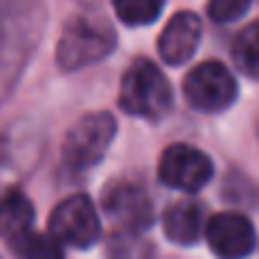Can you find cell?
I'll return each mask as SVG.
<instances>
[{
	"label": "cell",
	"mask_w": 259,
	"mask_h": 259,
	"mask_svg": "<svg viewBox=\"0 0 259 259\" xmlns=\"http://www.w3.org/2000/svg\"><path fill=\"white\" fill-rule=\"evenodd\" d=\"M201 36H203V25L195 12H176L170 17V23L164 25L162 36H159V56L167 64L179 67V64L192 59V53L201 45Z\"/></svg>",
	"instance_id": "10"
},
{
	"label": "cell",
	"mask_w": 259,
	"mask_h": 259,
	"mask_svg": "<svg viewBox=\"0 0 259 259\" xmlns=\"http://www.w3.org/2000/svg\"><path fill=\"white\" fill-rule=\"evenodd\" d=\"M173 106V90L164 73L148 59H137L120 81V109L134 117L159 120Z\"/></svg>",
	"instance_id": "3"
},
{
	"label": "cell",
	"mask_w": 259,
	"mask_h": 259,
	"mask_svg": "<svg viewBox=\"0 0 259 259\" xmlns=\"http://www.w3.org/2000/svg\"><path fill=\"white\" fill-rule=\"evenodd\" d=\"M206 240L214 256L220 259H245L256 245V231L251 220L240 212H220L209 218Z\"/></svg>",
	"instance_id": "9"
},
{
	"label": "cell",
	"mask_w": 259,
	"mask_h": 259,
	"mask_svg": "<svg viewBox=\"0 0 259 259\" xmlns=\"http://www.w3.org/2000/svg\"><path fill=\"white\" fill-rule=\"evenodd\" d=\"M212 159L203 151L184 142L164 148L162 159H159V179L162 184L173 187V190H184V192H195L212 179Z\"/></svg>",
	"instance_id": "7"
},
{
	"label": "cell",
	"mask_w": 259,
	"mask_h": 259,
	"mask_svg": "<svg viewBox=\"0 0 259 259\" xmlns=\"http://www.w3.org/2000/svg\"><path fill=\"white\" fill-rule=\"evenodd\" d=\"M251 9V0H209L206 3V14L212 23H237L240 17H245Z\"/></svg>",
	"instance_id": "17"
},
{
	"label": "cell",
	"mask_w": 259,
	"mask_h": 259,
	"mask_svg": "<svg viewBox=\"0 0 259 259\" xmlns=\"http://www.w3.org/2000/svg\"><path fill=\"white\" fill-rule=\"evenodd\" d=\"M17 259H64V245L51 231H31L12 245Z\"/></svg>",
	"instance_id": "14"
},
{
	"label": "cell",
	"mask_w": 259,
	"mask_h": 259,
	"mask_svg": "<svg viewBox=\"0 0 259 259\" xmlns=\"http://www.w3.org/2000/svg\"><path fill=\"white\" fill-rule=\"evenodd\" d=\"M45 25L42 0H0V84L17 75Z\"/></svg>",
	"instance_id": "1"
},
{
	"label": "cell",
	"mask_w": 259,
	"mask_h": 259,
	"mask_svg": "<svg viewBox=\"0 0 259 259\" xmlns=\"http://www.w3.org/2000/svg\"><path fill=\"white\" fill-rule=\"evenodd\" d=\"M231 59L240 73H245L248 78H259V20L248 23L237 34L231 45Z\"/></svg>",
	"instance_id": "13"
},
{
	"label": "cell",
	"mask_w": 259,
	"mask_h": 259,
	"mask_svg": "<svg viewBox=\"0 0 259 259\" xmlns=\"http://www.w3.org/2000/svg\"><path fill=\"white\" fill-rule=\"evenodd\" d=\"M34 231V206L20 190H12L0 198V237L14 245Z\"/></svg>",
	"instance_id": "12"
},
{
	"label": "cell",
	"mask_w": 259,
	"mask_h": 259,
	"mask_svg": "<svg viewBox=\"0 0 259 259\" xmlns=\"http://www.w3.org/2000/svg\"><path fill=\"white\" fill-rule=\"evenodd\" d=\"M103 212L114 223L117 231H128V234H142L151 229L153 223V206L145 190L137 184H114L103 195Z\"/></svg>",
	"instance_id": "8"
},
{
	"label": "cell",
	"mask_w": 259,
	"mask_h": 259,
	"mask_svg": "<svg viewBox=\"0 0 259 259\" xmlns=\"http://www.w3.org/2000/svg\"><path fill=\"white\" fill-rule=\"evenodd\" d=\"M109 256L112 259H153L151 242L142 240V234H128L117 231L109 242Z\"/></svg>",
	"instance_id": "16"
},
{
	"label": "cell",
	"mask_w": 259,
	"mask_h": 259,
	"mask_svg": "<svg viewBox=\"0 0 259 259\" xmlns=\"http://www.w3.org/2000/svg\"><path fill=\"white\" fill-rule=\"evenodd\" d=\"M51 234L62 245L90 248L101 240V218L95 203L87 195H70L53 209L51 214Z\"/></svg>",
	"instance_id": "6"
},
{
	"label": "cell",
	"mask_w": 259,
	"mask_h": 259,
	"mask_svg": "<svg viewBox=\"0 0 259 259\" xmlns=\"http://www.w3.org/2000/svg\"><path fill=\"white\" fill-rule=\"evenodd\" d=\"M206 212L198 201L192 198H181V201L170 203L164 212V234L167 240L179 242V245H192L206 234Z\"/></svg>",
	"instance_id": "11"
},
{
	"label": "cell",
	"mask_w": 259,
	"mask_h": 259,
	"mask_svg": "<svg viewBox=\"0 0 259 259\" xmlns=\"http://www.w3.org/2000/svg\"><path fill=\"white\" fill-rule=\"evenodd\" d=\"M114 134H117V123L109 112H92L87 117H81L64 137L62 145L64 167L73 170V173L95 167L101 162V156L109 151Z\"/></svg>",
	"instance_id": "4"
},
{
	"label": "cell",
	"mask_w": 259,
	"mask_h": 259,
	"mask_svg": "<svg viewBox=\"0 0 259 259\" xmlns=\"http://www.w3.org/2000/svg\"><path fill=\"white\" fill-rule=\"evenodd\" d=\"M164 3L167 0H114V14L120 23L140 28V25H151L162 14Z\"/></svg>",
	"instance_id": "15"
},
{
	"label": "cell",
	"mask_w": 259,
	"mask_h": 259,
	"mask_svg": "<svg viewBox=\"0 0 259 259\" xmlns=\"http://www.w3.org/2000/svg\"><path fill=\"white\" fill-rule=\"evenodd\" d=\"M117 45V34L103 17L95 14H75L62 31V39L56 45V62L62 70L90 67L95 62H103Z\"/></svg>",
	"instance_id": "2"
},
{
	"label": "cell",
	"mask_w": 259,
	"mask_h": 259,
	"mask_svg": "<svg viewBox=\"0 0 259 259\" xmlns=\"http://www.w3.org/2000/svg\"><path fill=\"white\" fill-rule=\"evenodd\" d=\"M184 98L198 112H223L237 101V81L220 62H201L184 78Z\"/></svg>",
	"instance_id": "5"
}]
</instances>
